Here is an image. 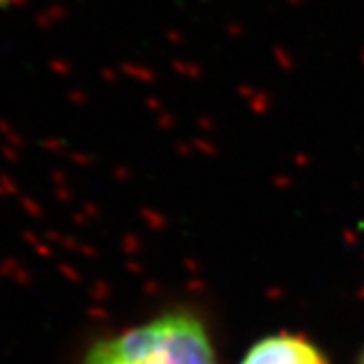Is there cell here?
I'll use <instances>...</instances> for the list:
<instances>
[{"label": "cell", "instance_id": "obj_1", "mask_svg": "<svg viewBox=\"0 0 364 364\" xmlns=\"http://www.w3.org/2000/svg\"><path fill=\"white\" fill-rule=\"evenodd\" d=\"M79 364H216L199 316L170 310L89 344Z\"/></svg>", "mask_w": 364, "mask_h": 364}, {"label": "cell", "instance_id": "obj_2", "mask_svg": "<svg viewBox=\"0 0 364 364\" xmlns=\"http://www.w3.org/2000/svg\"><path fill=\"white\" fill-rule=\"evenodd\" d=\"M241 364H328V360L312 342L292 334H277L253 344Z\"/></svg>", "mask_w": 364, "mask_h": 364}, {"label": "cell", "instance_id": "obj_3", "mask_svg": "<svg viewBox=\"0 0 364 364\" xmlns=\"http://www.w3.org/2000/svg\"><path fill=\"white\" fill-rule=\"evenodd\" d=\"M358 364H364V352H362V356H360V360H358Z\"/></svg>", "mask_w": 364, "mask_h": 364}]
</instances>
